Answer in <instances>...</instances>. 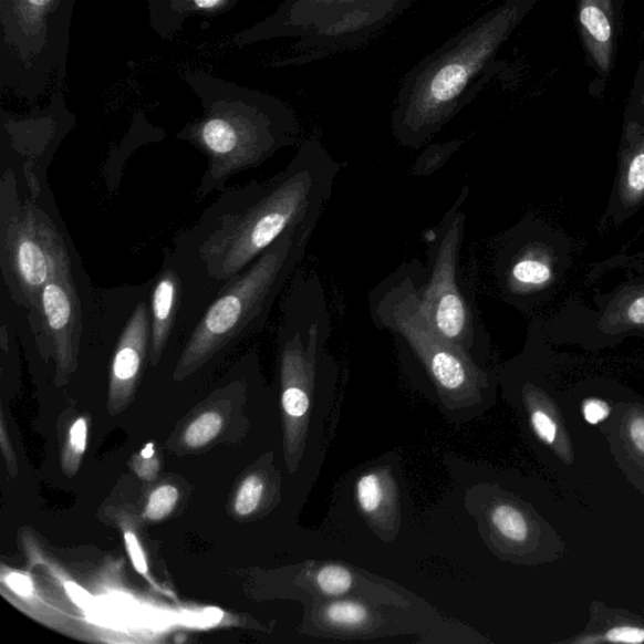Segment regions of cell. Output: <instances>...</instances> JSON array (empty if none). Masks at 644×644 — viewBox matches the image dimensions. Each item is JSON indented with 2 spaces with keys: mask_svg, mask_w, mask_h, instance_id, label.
Listing matches in <instances>:
<instances>
[{
  "mask_svg": "<svg viewBox=\"0 0 644 644\" xmlns=\"http://www.w3.org/2000/svg\"><path fill=\"white\" fill-rule=\"evenodd\" d=\"M340 169L320 142L307 141L272 178L225 190L165 253L183 276L184 312L200 319L219 290L282 235L320 220Z\"/></svg>",
  "mask_w": 644,
  "mask_h": 644,
  "instance_id": "obj_1",
  "label": "cell"
},
{
  "mask_svg": "<svg viewBox=\"0 0 644 644\" xmlns=\"http://www.w3.org/2000/svg\"><path fill=\"white\" fill-rule=\"evenodd\" d=\"M538 0H505L478 17L404 77L392 114L402 146L419 149L478 95L502 45Z\"/></svg>",
  "mask_w": 644,
  "mask_h": 644,
  "instance_id": "obj_2",
  "label": "cell"
},
{
  "mask_svg": "<svg viewBox=\"0 0 644 644\" xmlns=\"http://www.w3.org/2000/svg\"><path fill=\"white\" fill-rule=\"evenodd\" d=\"M184 80L204 106V115L177 135L207 156L208 168L196 191L199 199L225 190L238 173L259 168L298 143V116L280 98L204 70L188 71Z\"/></svg>",
  "mask_w": 644,
  "mask_h": 644,
  "instance_id": "obj_3",
  "label": "cell"
},
{
  "mask_svg": "<svg viewBox=\"0 0 644 644\" xmlns=\"http://www.w3.org/2000/svg\"><path fill=\"white\" fill-rule=\"evenodd\" d=\"M426 276V267L412 260L376 284L367 298L373 324L393 335L402 359L418 365L447 408L480 407L489 397L491 376L423 314L419 291Z\"/></svg>",
  "mask_w": 644,
  "mask_h": 644,
  "instance_id": "obj_4",
  "label": "cell"
},
{
  "mask_svg": "<svg viewBox=\"0 0 644 644\" xmlns=\"http://www.w3.org/2000/svg\"><path fill=\"white\" fill-rule=\"evenodd\" d=\"M319 220L293 227L229 280L183 344L177 378L197 372L264 328L299 269Z\"/></svg>",
  "mask_w": 644,
  "mask_h": 644,
  "instance_id": "obj_5",
  "label": "cell"
},
{
  "mask_svg": "<svg viewBox=\"0 0 644 644\" xmlns=\"http://www.w3.org/2000/svg\"><path fill=\"white\" fill-rule=\"evenodd\" d=\"M419 0H283L276 11L241 33L233 43L242 49L288 39V59L274 66H299L370 43Z\"/></svg>",
  "mask_w": 644,
  "mask_h": 644,
  "instance_id": "obj_6",
  "label": "cell"
},
{
  "mask_svg": "<svg viewBox=\"0 0 644 644\" xmlns=\"http://www.w3.org/2000/svg\"><path fill=\"white\" fill-rule=\"evenodd\" d=\"M76 0H0V87L35 100L66 73Z\"/></svg>",
  "mask_w": 644,
  "mask_h": 644,
  "instance_id": "obj_7",
  "label": "cell"
},
{
  "mask_svg": "<svg viewBox=\"0 0 644 644\" xmlns=\"http://www.w3.org/2000/svg\"><path fill=\"white\" fill-rule=\"evenodd\" d=\"M2 227H0V263L4 287L17 308L31 312L40 293L54 278L81 269L82 264L71 239L35 197H21L2 191Z\"/></svg>",
  "mask_w": 644,
  "mask_h": 644,
  "instance_id": "obj_8",
  "label": "cell"
},
{
  "mask_svg": "<svg viewBox=\"0 0 644 644\" xmlns=\"http://www.w3.org/2000/svg\"><path fill=\"white\" fill-rule=\"evenodd\" d=\"M466 219L457 204L440 220L429 248V271L422 283L419 301L423 314L438 334L484 366L487 336L459 284Z\"/></svg>",
  "mask_w": 644,
  "mask_h": 644,
  "instance_id": "obj_9",
  "label": "cell"
},
{
  "mask_svg": "<svg viewBox=\"0 0 644 644\" xmlns=\"http://www.w3.org/2000/svg\"><path fill=\"white\" fill-rule=\"evenodd\" d=\"M97 309V298L81 267L45 283L35 309L25 312L33 333L49 340L60 371L75 365L82 340L95 324Z\"/></svg>",
  "mask_w": 644,
  "mask_h": 644,
  "instance_id": "obj_10",
  "label": "cell"
},
{
  "mask_svg": "<svg viewBox=\"0 0 644 644\" xmlns=\"http://www.w3.org/2000/svg\"><path fill=\"white\" fill-rule=\"evenodd\" d=\"M152 283L134 288L115 340L110 374V407L124 408L139 382L150 349Z\"/></svg>",
  "mask_w": 644,
  "mask_h": 644,
  "instance_id": "obj_11",
  "label": "cell"
},
{
  "mask_svg": "<svg viewBox=\"0 0 644 644\" xmlns=\"http://www.w3.org/2000/svg\"><path fill=\"white\" fill-rule=\"evenodd\" d=\"M184 280L178 266L165 256L162 271L152 282L149 357L158 365L173 340L183 335L180 325Z\"/></svg>",
  "mask_w": 644,
  "mask_h": 644,
  "instance_id": "obj_12",
  "label": "cell"
},
{
  "mask_svg": "<svg viewBox=\"0 0 644 644\" xmlns=\"http://www.w3.org/2000/svg\"><path fill=\"white\" fill-rule=\"evenodd\" d=\"M579 27L585 49L603 76L612 69L615 52L613 0H579Z\"/></svg>",
  "mask_w": 644,
  "mask_h": 644,
  "instance_id": "obj_13",
  "label": "cell"
},
{
  "mask_svg": "<svg viewBox=\"0 0 644 644\" xmlns=\"http://www.w3.org/2000/svg\"><path fill=\"white\" fill-rule=\"evenodd\" d=\"M239 0H147L150 27L162 39L170 40L195 15L231 11Z\"/></svg>",
  "mask_w": 644,
  "mask_h": 644,
  "instance_id": "obj_14",
  "label": "cell"
},
{
  "mask_svg": "<svg viewBox=\"0 0 644 644\" xmlns=\"http://www.w3.org/2000/svg\"><path fill=\"white\" fill-rule=\"evenodd\" d=\"M355 499L359 509L373 521L385 518L394 508V486L388 475L378 471L366 472L357 478Z\"/></svg>",
  "mask_w": 644,
  "mask_h": 644,
  "instance_id": "obj_15",
  "label": "cell"
},
{
  "mask_svg": "<svg viewBox=\"0 0 644 644\" xmlns=\"http://www.w3.org/2000/svg\"><path fill=\"white\" fill-rule=\"evenodd\" d=\"M328 627L339 632H357L373 622V613L367 606L355 601H334L322 606L319 612Z\"/></svg>",
  "mask_w": 644,
  "mask_h": 644,
  "instance_id": "obj_16",
  "label": "cell"
},
{
  "mask_svg": "<svg viewBox=\"0 0 644 644\" xmlns=\"http://www.w3.org/2000/svg\"><path fill=\"white\" fill-rule=\"evenodd\" d=\"M490 520L495 531H498L506 541L521 544L529 538L530 527L526 515L510 503L494 506Z\"/></svg>",
  "mask_w": 644,
  "mask_h": 644,
  "instance_id": "obj_17",
  "label": "cell"
},
{
  "mask_svg": "<svg viewBox=\"0 0 644 644\" xmlns=\"http://www.w3.org/2000/svg\"><path fill=\"white\" fill-rule=\"evenodd\" d=\"M314 584L322 595L340 598L352 591L354 577L351 570L343 565L328 564L321 567L314 574Z\"/></svg>",
  "mask_w": 644,
  "mask_h": 644,
  "instance_id": "obj_18",
  "label": "cell"
},
{
  "mask_svg": "<svg viewBox=\"0 0 644 644\" xmlns=\"http://www.w3.org/2000/svg\"><path fill=\"white\" fill-rule=\"evenodd\" d=\"M551 278L550 267L531 257H522L513 262L509 270L511 283L519 284L521 288L540 287L547 283Z\"/></svg>",
  "mask_w": 644,
  "mask_h": 644,
  "instance_id": "obj_19",
  "label": "cell"
},
{
  "mask_svg": "<svg viewBox=\"0 0 644 644\" xmlns=\"http://www.w3.org/2000/svg\"><path fill=\"white\" fill-rule=\"evenodd\" d=\"M224 428V418L216 412L201 414L186 430L184 442L190 448L206 446L214 440Z\"/></svg>",
  "mask_w": 644,
  "mask_h": 644,
  "instance_id": "obj_20",
  "label": "cell"
},
{
  "mask_svg": "<svg viewBox=\"0 0 644 644\" xmlns=\"http://www.w3.org/2000/svg\"><path fill=\"white\" fill-rule=\"evenodd\" d=\"M264 494V482L260 476L251 475L239 486L235 509L239 517H248L259 508Z\"/></svg>",
  "mask_w": 644,
  "mask_h": 644,
  "instance_id": "obj_21",
  "label": "cell"
},
{
  "mask_svg": "<svg viewBox=\"0 0 644 644\" xmlns=\"http://www.w3.org/2000/svg\"><path fill=\"white\" fill-rule=\"evenodd\" d=\"M179 500V491L172 485H165L156 489L147 501L145 518L152 521H159L167 518L176 508Z\"/></svg>",
  "mask_w": 644,
  "mask_h": 644,
  "instance_id": "obj_22",
  "label": "cell"
},
{
  "mask_svg": "<svg viewBox=\"0 0 644 644\" xmlns=\"http://www.w3.org/2000/svg\"><path fill=\"white\" fill-rule=\"evenodd\" d=\"M458 142H450L430 146L429 149H427L426 153L422 155L419 162H417V173L422 174V176H426V174H428L429 165L432 162H435V170L439 168L442 164H445L449 159V155L454 154L458 149Z\"/></svg>",
  "mask_w": 644,
  "mask_h": 644,
  "instance_id": "obj_23",
  "label": "cell"
},
{
  "mask_svg": "<svg viewBox=\"0 0 644 644\" xmlns=\"http://www.w3.org/2000/svg\"><path fill=\"white\" fill-rule=\"evenodd\" d=\"M87 442V423L84 418L75 422L70 430L69 448H67V465H75L77 467L82 455L85 454Z\"/></svg>",
  "mask_w": 644,
  "mask_h": 644,
  "instance_id": "obj_24",
  "label": "cell"
},
{
  "mask_svg": "<svg viewBox=\"0 0 644 644\" xmlns=\"http://www.w3.org/2000/svg\"><path fill=\"white\" fill-rule=\"evenodd\" d=\"M532 429L537 436L548 445H553L557 440L558 426L553 418L546 411L533 409L530 414Z\"/></svg>",
  "mask_w": 644,
  "mask_h": 644,
  "instance_id": "obj_25",
  "label": "cell"
},
{
  "mask_svg": "<svg viewBox=\"0 0 644 644\" xmlns=\"http://www.w3.org/2000/svg\"><path fill=\"white\" fill-rule=\"evenodd\" d=\"M125 544L127 549L128 557H131L133 564L137 572L143 575L147 574V563L144 557V551L141 547L139 540L135 537V533L132 531L125 532Z\"/></svg>",
  "mask_w": 644,
  "mask_h": 644,
  "instance_id": "obj_26",
  "label": "cell"
},
{
  "mask_svg": "<svg viewBox=\"0 0 644 644\" xmlns=\"http://www.w3.org/2000/svg\"><path fill=\"white\" fill-rule=\"evenodd\" d=\"M584 418L589 425H598L610 417L609 404L600 399L586 401L583 407Z\"/></svg>",
  "mask_w": 644,
  "mask_h": 644,
  "instance_id": "obj_27",
  "label": "cell"
},
{
  "mask_svg": "<svg viewBox=\"0 0 644 644\" xmlns=\"http://www.w3.org/2000/svg\"><path fill=\"white\" fill-rule=\"evenodd\" d=\"M64 591H66L70 600L81 610L89 611L92 604H94V598H92L86 589L80 586L75 582L64 583Z\"/></svg>",
  "mask_w": 644,
  "mask_h": 644,
  "instance_id": "obj_28",
  "label": "cell"
},
{
  "mask_svg": "<svg viewBox=\"0 0 644 644\" xmlns=\"http://www.w3.org/2000/svg\"><path fill=\"white\" fill-rule=\"evenodd\" d=\"M606 641L622 643H642L644 642V631L637 627H620L609 632Z\"/></svg>",
  "mask_w": 644,
  "mask_h": 644,
  "instance_id": "obj_29",
  "label": "cell"
},
{
  "mask_svg": "<svg viewBox=\"0 0 644 644\" xmlns=\"http://www.w3.org/2000/svg\"><path fill=\"white\" fill-rule=\"evenodd\" d=\"M629 183L633 190H644V153L634 156L629 172Z\"/></svg>",
  "mask_w": 644,
  "mask_h": 644,
  "instance_id": "obj_30",
  "label": "cell"
},
{
  "mask_svg": "<svg viewBox=\"0 0 644 644\" xmlns=\"http://www.w3.org/2000/svg\"><path fill=\"white\" fill-rule=\"evenodd\" d=\"M8 586L22 596H29L33 593V583L30 577L20 573H12L7 578Z\"/></svg>",
  "mask_w": 644,
  "mask_h": 644,
  "instance_id": "obj_31",
  "label": "cell"
},
{
  "mask_svg": "<svg viewBox=\"0 0 644 644\" xmlns=\"http://www.w3.org/2000/svg\"><path fill=\"white\" fill-rule=\"evenodd\" d=\"M630 437L640 453L644 454V417H637L632 420Z\"/></svg>",
  "mask_w": 644,
  "mask_h": 644,
  "instance_id": "obj_32",
  "label": "cell"
},
{
  "mask_svg": "<svg viewBox=\"0 0 644 644\" xmlns=\"http://www.w3.org/2000/svg\"><path fill=\"white\" fill-rule=\"evenodd\" d=\"M629 316L634 324H644V298L634 301L630 308Z\"/></svg>",
  "mask_w": 644,
  "mask_h": 644,
  "instance_id": "obj_33",
  "label": "cell"
},
{
  "mask_svg": "<svg viewBox=\"0 0 644 644\" xmlns=\"http://www.w3.org/2000/svg\"><path fill=\"white\" fill-rule=\"evenodd\" d=\"M153 448H154L153 444L147 445L146 448L143 450V457L150 458L154 455Z\"/></svg>",
  "mask_w": 644,
  "mask_h": 644,
  "instance_id": "obj_34",
  "label": "cell"
}]
</instances>
